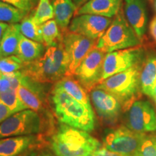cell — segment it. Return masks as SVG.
<instances>
[{
  "label": "cell",
  "mask_w": 156,
  "mask_h": 156,
  "mask_svg": "<svg viewBox=\"0 0 156 156\" xmlns=\"http://www.w3.org/2000/svg\"><path fill=\"white\" fill-rule=\"evenodd\" d=\"M20 71L33 80L44 84L56 83L68 76L69 59L63 40L55 46L48 47L40 58L25 63Z\"/></svg>",
  "instance_id": "1"
},
{
  "label": "cell",
  "mask_w": 156,
  "mask_h": 156,
  "mask_svg": "<svg viewBox=\"0 0 156 156\" xmlns=\"http://www.w3.org/2000/svg\"><path fill=\"white\" fill-rule=\"evenodd\" d=\"M54 112L62 124L92 132L95 128V114L89 108L72 97L63 90L54 87L51 93Z\"/></svg>",
  "instance_id": "2"
},
{
  "label": "cell",
  "mask_w": 156,
  "mask_h": 156,
  "mask_svg": "<svg viewBox=\"0 0 156 156\" xmlns=\"http://www.w3.org/2000/svg\"><path fill=\"white\" fill-rule=\"evenodd\" d=\"M51 147L57 156H91L101 144L87 132L62 124L52 136Z\"/></svg>",
  "instance_id": "3"
},
{
  "label": "cell",
  "mask_w": 156,
  "mask_h": 156,
  "mask_svg": "<svg viewBox=\"0 0 156 156\" xmlns=\"http://www.w3.org/2000/svg\"><path fill=\"white\" fill-rule=\"evenodd\" d=\"M142 66V63L111 76L101 82L96 87L112 94L122 104L123 110L128 111L142 92L140 85Z\"/></svg>",
  "instance_id": "4"
},
{
  "label": "cell",
  "mask_w": 156,
  "mask_h": 156,
  "mask_svg": "<svg viewBox=\"0 0 156 156\" xmlns=\"http://www.w3.org/2000/svg\"><path fill=\"white\" fill-rule=\"evenodd\" d=\"M140 40L135 31L120 10L104 34L97 41L96 47L105 53L140 46Z\"/></svg>",
  "instance_id": "5"
},
{
  "label": "cell",
  "mask_w": 156,
  "mask_h": 156,
  "mask_svg": "<svg viewBox=\"0 0 156 156\" xmlns=\"http://www.w3.org/2000/svg\"><path fill=\"white\" fill-rule=\"evenodd\" d=\"M43 129L41 117L38 112L25 109L11 115L0 124V139L11 136L34 135Z\"/></svg>",
  "instance_id": "6"
},
{
  "label": "cell",
  "mask_w": 156,
  "mask_h": 156,
  "mask_svg": "<svg viewBox=\"0 0 156 156\" xmlns=\"http://www.w3.org/2000/svg\"><path fill=\"white\" fill-rule=\"evenodd\" d=\"M144 56L145 51L140 46L107 53L103 62L102 81L142 64Z\"/></svg>",
  "instance_id": "7"
},
{
  "label": "cell",
  "mask_w": 156,
  "mask_h": 156,
  "mask_svg": "<svg viewBox=\"0 0 156 156\" xmlns=\"http://www.w3.org/2000/svg\"><path fill=\"white\" fill-rule=\"evenodd\" d=\"M145 134L132 131L127 126H120L107 131L103 139V146L114 153L133 156Z\"/></svg>",
  "instance_id": "8"
},
{
  "label": "cell",
  "mask_w": 156,
  "mask_h": 156,
  "mask_svg": "<svg viewBox=\"0 0 156 156\" xmlns=\"http://www.w3.org/2000/svg\"><path fill=\"white\" fill-rule=\"evenodd\" d=\"M106 53L96 47L83 58L74 75L83 86L90 92L102 81L103 62Z\"/></svg>",
  "instance_id": "9"
},
{
  "label": "cell",
  "mask_w": 156,
  "mask_h": 156,
  "mask_svg": "<svg viewBox=\"0 0 156 156\" xmlns=\"http://www.w3.org/2000/svg\"><path fill=\"white\" fill-rule=\"evenodd\" d=\"M126 126L141 134L156 131V112L147 101H135L129 108Z\"/></svg>",
  "instance_id": "10"
},
{
  "label": "cell",
  "mask_w": 156,
  "mask_h": 156,
  "mask_svg": "<svg viewBox=\"0 0 156 156\" xmlns=\"http://www.w3.org/2000/svg\"><path fill=\"white\" fill-rule=\"evenodd\" d=\"M62 40L69 59L68 76H73L83 58L96 46L97 41L91 40L70 31H64Z\"/></svg>",
  "instance_id": "11"
},
{
  "label": "cell",
  "mask_w": 156,
  "mask_h": 156,
  "mask_svg": "<svg viewBox=\"0 0 156 156\" xmlns=\"http://www.w3.org/2000/svg\"><path fill=\"white\" fill-rule=\"evenodd\" d=\"M112 18L99 15L83 14L75 16L69 25V30L91 40L98 41L111 25Z\"/></svg>",
  "instance_id": "12"
},
{
  "label": "cell",
  "mask_w": 156,
  "mask_h": 156,
  "mask_svg": "<svg viewBox=\"0 0 156 156\" xmlns=\"http://www.w3.org/2000/svg\"><path fill=\"white\" fill-rule=\"evenodd\" d=\"M90 98L98 116L103 122L108 124L117 122L122 106L116 97L95 87L90 92Z\"/></svg>",
  "instance_id": "13"
},
{
  "label": "cell",
  "mask_w": 156,
  "mask_h": 156,
  "mask_svg": "<svg viewBox=\"0 0 156 156\" xmlns=\"http://www.w3.org/2000/svg\"><path fill=\"white\" fill-rule=\"evenodd\" d=\"M46 85L33 80L23 74L20 84L16 89L17 94L28 109L36 112L44 111L47 101Z\"/></svg>",
  "instance_id": "14"
},
{
  "label": "cell",
  "mask_w": 156,
  "mask_h": 156,
  "mask_svg": "<svg viewBox=\"0 0 156 156\" xmlns=\"http://www.w3.org/2000/svg\"><path fill=\"white\" fill-rule=\"evenodd\" d=\"M124 14L142 41L147 30L148 20L145 0H124Z\"/></svg>",
  "instance_id": "15"
},
{
  "label": "cell",
  "mask_w": 156,
  "mask_h": 156,
  "mask_svg": "<svg viewBox=\"0 0 156 156\" xmlns=\"http://www.w3.org/2000/svg\"><path fill=\"white\" fill-rule=\"evenodd\" d=\"M122 4V0H90L77 9L75 16L90 14L112 18L121 10Z\"/></svg>",
  "instance_id": "16"
},
{
  "label": "cell",
  "mask_w": 156,
  "mask_h": 156,
  "mask_svg": "<svg viewBox=\"0 0 156 156\" xmlns=\"http://www.w3.org/2000/svg\"><path fill=\"white\" fill-rule=\"evenodd\" d=\"M38 136L24 135L0 139V156H18L37 145Z\"/></svg>",
  "instance_id": "17"
},
{
  "label": "cell",
  "mask_w": 156,
  "mask_h": 156,
  "mask_svg": "<svg viewBox=\"0 0 156 156\" xmlns=\"http://www.w3.org/2000/svg\"><path fill=\"white\" fill-rule=\"evenodd\" d=\"M54 87L63 90L87 108H93L87 90L78 82L77 79H74L72 76H66L63 77L59 81L56 82Z\"/></svg>",
  "instance_id": "18"
},
{
  "label": "cell",
  "mask_w": 156,
  "mask_h": 156,
  "mask_svg": "<svg viewBox=\"0 0 156 156\" xmlns=\"http://www.w3.org/2000/svg\"><path fill=\"white\" fill-rule=\"evenodd\" d=\"M45 51L44 44L30 40L21 34L16 56L24 63H29L40 58L44 54Z\"/></svg>",
  "instance_id": "19"
},
{
  "label": "cell",
  "mask_w": 156,
  "mask_h": 156,
  "mask_svg": "<svg viewBox=\"0 0 156 156\" xmlns=\"http://www.w3.org/2000/svg\"><path fill=\"white\" fill-rule=\"evenodd\" d=\"M52 5L54 12V20L60 30L64 32L77 11V7L73 0H54Z\"/></svg>",
  "instance_id": "20"
},
{
  "label": "cell",
  "mask_w": 156,
  "mask_h": 156,
  "mask_svg": "<svg viewBox=\"0 0 156 156\" xmlns=\"http://www.w3.org/2000/svg\"><path fill=\"white\" fill-rule=\"evenodd\" d=\"M141 91L151 97L156 87V56H150L143 62L140 74Z\"/></svg>",
  "instance_id": "21"
},
{
  "label": "cell",
  "mask_w": 156,
  "mask_h": 156,
  "mask_svg": "<svg viewBox=\"0 0 156 156\" xmlns=\"http://www.w3.org/2000/svg\"><path fill=\"white\" fill-rule=\"evenodd\" d=\"M20 35V24L8 25L0 41V58L16 55Z\"/></svg>",
  "instance_id": "22"
},
{
  "label": "cell",
  "mask_w": 156,
  "mask_h": 156,
  "mask_svg": "<svg viewBox=\"0 0 156 156\" xmlns=\"http://www.w3.org/2000/svg\"><path fill=\"white\" fill-rule=\"evenodd\" d=\"M41 30L44 45L46 47L55 46L62 39V34H60L59 28L54 19L42 24Z\"/></svg>",
  "instance_id": "23"
},
{
  "label": "cell",
  "mask_w": 156,
  "mask_h": 156,
  "mask_svg": "<svg viewBox=\"0 0 156 156\" xmlns=\"http://www.w3.org/2000/svg\"><path fill=\"white\" fill-rule=\"evenodd\" d=\"M20 26L21 34L25 37L44 44L41 25H38L35 22L33 16L25 17L21 21Z\"/></svg>",
  "instance_id": "24"
},
{
  "label": "cell",
  "mask_w": 156,
  "mask_h": 156,
  "mask_svg": "<svg viewBox=\"0 0 156 156\" xmlns=\"http://www.w3.org/2000/svg\"><path fill=\"white\" fill-rule=\"evenodd\" d=\"M26 12L0 0V22L7 24H16L23 20Z\"/></svg>",
  "instance_id": "25"
},
{
  "label": "cell",
  "mask_w": 156,
  "mask_h": 156,
  "mask_svg": "<svg viewBox=\"0 0 156 156\" xmlns=\"http://www.w3.org/2000/svg\"><path fill=\"white\" fill-rule=\"evenodd\" d=\"M0 103L5 104L13 114L28 109L19 98L16 90L9 88L5 92L0 93Z\"/></svg>",
  "instance_id": "26"
},
{
  "label": "cell",
  "mask_w": 156,
  "mask_h": 156,
  "mask_svg": "<svg viewBox=\"0 0 156 156\" xmlns=\"http://www.w3.org/2000/svg\"><path fill=\"white\" fill-rule=\"evenodd\" d=\"M33 18L38 25H42L54 18V12L50 0H39L38 5L33 15Z\"/></svg>",
  "instance_id": "27"
},
{
  "label": "cell",
  "mask_w": 156,
  "mask_h": 156,
  "mask_svg": "<svg viewBox=\"0 0 156 156\" xmlns=\"http://www.w3.org/2000/svg\"><path fill=\"white\" fill-rule=\"evenodd\" d=\"M133 156H156V134H145Z\"/></svg>",
  "instance_id": "28"
},
{
  "label": "cell",
  "mask_w": 156,
  "mask_h": 156,
  "mask_svg": "<svg viewBox=\"0 0 156 156\" xmlns=\"http://www.w3.org/2000/svg\"><path fill=\"white\" fill-rule=\"evenodd\" d=\"M25 63L16 55L0 58V71L4 74H9L20 71Z\"/></svg>",
  "instance_id": "29"
},
{
  "label": "cell",
  "mask_w": 156,
  "mask_h": 156,
  "mask_svg": "<svg viewBox=\"0 0 156 156\" xmlns=\"http://www.w3.org/2000/svg\"><path fill=\"white\" fill-rule=\"evenodd\" d=\"M6 3L14 6L16 8L28 13L34 8L36 0H1Z\"/></svg>",
  "instance_id": "30"
},
{
  "label": "cell",
  "mask_w": 156,
  "mask_h": 156,
  "mask_svg": "<svg viewBox=\"0 0 156 156\" xmlns=\"http://www.w3.org/2000/svg\"><path fill=\"white\" fill-rule=\"evenodd\" d=\"M91 156H127L125 155H122V154H119L117 153H114L111 151H108L106 148L100 147L96 151H95Z\"/></svg>",
  "instance_id": "31"
},
{
  "label": "cell",
  "mask_w": 156,
  "mask_h": 156,
  "mask_svg": "<svg viewBox=\"0 0 156 156\" xmlns=\"http://www.w3.org/2000/svg\"><path fill=\"white\" fill-rule=\"evenodd\" d=\"M12 114H14L12 112L8 107L6 106L3 103H0V124Z\"/></svg>",
  "instance_id": "32"
},
{
  "label": "cell",
  "mask_w": 156,
  "mask_h": 156,
  "mask_svg": "<svg viewBox=\"0 0 156 156\" xmlns=\"http://www.w3.org/2000/svg\"><path fill=\"white\" fill-rule=\"evenodd\" d=\"M10 88V83H9L7 75L0 71V93L5 92Z\"/></svg>",
  "instance_id": "33"
},
{
  "label": "cell",
  "mask_w": 156,
  "mask_h": 156,
  "mask_svg": "<svg viewBox=\"0 0 156 156\" xmlns=\"http://www.w3.org/2000/svg\"><path fill=\"white\" fill-rule=\"evenodd\" d=\"M149 31L152 38L156 44V15H155L151 20L149 25Z\"/></svg>",
  "instance_id": "34"
},
{
  "label": "cell",
  "mask_w": 156,
  "mask_h": 156,
  "mask_svg": "<svg viewBox=\"0 0 156 156\" xmlns=\"http://www.w3.org/2000/svg\"><path fill=\"white\" fill-rule=\"evenodd\" d=\"M9 24L5 23H1L0 22V41H1V39L2 38V36L6 30V29L7 28Z\"/></svg>",
  "instance_id": "35"
},
{
  "label": "cell",
  "mask_w": 156,
  "mask_h": 156,
  "mask_svg": "<svg viewBox=\"0 0 156 156\" xmlns=\"http://www.w3.org/2000/svg\"><path fill=\"white\" fill-rule=\"evenodd\" d=\"M88 1H90V0H73L74 3H75V5H76V7H77V9Z\"/></svg>",
  "instance_id": "36"
},
{
  "label": "cell",
  "mask_w": 156,
  "mask_h": 156,
  "mask_svg": "<svg viewBox=\"0 0 156 156\" xmlns=\"http://www.w3.org/2000/svg\"><path fill=\"white\" fill-rule=\"evenodd\" d=\"M151 98H152V99H153V100L154 103H155V106H156V87H155V90H154V92L153 93V95H152Z\"/></svg>",
  "instance_id": "37"
},
{
  "label": "cell",
  "mask_w": 156,
  "mask_h": 156,
  "mask_svg": "<svg viewBox=\"0 0 156 156\" xmlns=\"http://www.w3.org/2000/svg\"><path fill=\"white\" fill-rule=\"evenodd\" d=\"M36 153H35V152H33V153H23L22 155H18V156H36Z\"/></svg>",
  "instance_id": "38"
},
{
  "label": "cell",
  "mask_w": 156,
  "mask_h": 156,
  "mask_svg": "<svg viewBox=\"0 0 156 156\" xmlns=\"http://www.w3.org/2000/svg\"><path fill=\"white\" fill-rule=\"evenodd\" d=\"M36 156H52V155L48 153H42L38 154V155H37L36 154Z\"/></svg>",
  "instance_id": "39"
},
{
  "label": "cell",
  "mask_w": 156,
  "mask_h": 156,
  "mask_svg": "<svg viewBox=\"0 0 156 156\" xmlns=\"http://www.w3.org/2000/svg\"><path fill=\"white\" fill-rule=\"evenodd\" d=\"M153 5H154V7H155V9H156V0H154Z\"/></svg>",
  "instance_id": "40"
},
{
  "label": "cell",
  "mask_w": 156,
  "mask_h": 156,
  "mask_svg": "<svg viewBox=\"0 0 156 156\" xmlns=\"http://www.w3.org/2000/svg\"><path fill=\"white\" fill-rule=\"evenodd\" d=\"M36 2H37V1H38V0H36Z\"/></svg>",
  "instance_id": "41"
}]
</instances>
